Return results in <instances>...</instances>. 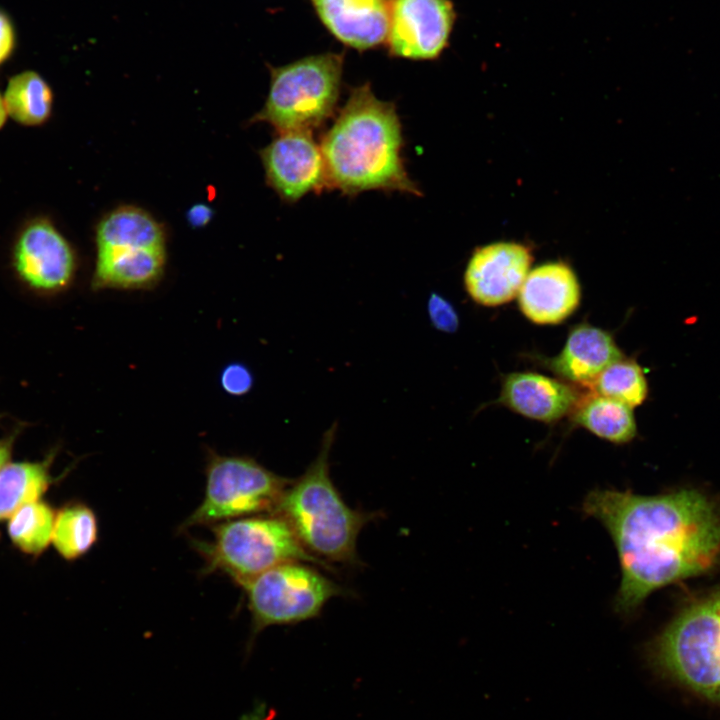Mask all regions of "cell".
Returning a JSON list of instances; mask_svg holds the SVG:
<instances>
[{
	"mask_svg": "<svg viewBox=\"0 0 720 720\" xmlns=\"http://www.w3.org/2000/svg\"><path fill=\"white\" fill-rule=\"evenodd\" d=\"M583 511L606 528L616 547L619 613H631L653 591L720 562V510L697 490L647 496L597 489L586 495Z\"/></svg>",
	"mask_w": 720,
	"mask_h": 720,
	"instance_id": "cell-1",
	"label": "cell"
},
{
	"mask_svg": "<svg viewBox=\"0 0 720 720\" xmlns=\"http://www.w3.org/2000/svg\"><path fill=\"white\" fill-rule=\"evenodd\" d=\"M403 145L394 103L377 98L368 82L352 88L320 141L328 188L348 196L373 190L421 196Z\"/></svg>",
	"mask_w": 720,
	"mask_h": 720,
	"instance_id": "cell-2",
	"label": "cell"
},
{
	"mask_svg": "<svg viewBox=\"0 0 720 720\" xmlns=\"http://www.w3.org/2000/svg\"><path fill=\"white\" fill-rule=\"evenodd\" d=\"M337 425L323 435L321 449L306 471L287 486L273 513L290 525L304 549L329 562L360 563L357 539L374 514L352 509L330 476L329 454Z\"/></svg>",
	"mask_w": 720,
	"mask_h": 720,
	"instance_id": "cell-3",
	"label": "cell"
},
{
	"mask_svg": "<svg viewBox=\"0 0 720 720\" xmlns=\"http://www.w3.org/2000/svg\"><path fill=\"white\" fill-rule=\"evenodd\" d=\"M663 677L720 705V587L682 609L649 647Z\"/></svg>",
	"mask_w": 720,
	"mask_h": 720,
	"instance_id": "cell-4",
	"label": "cell"
},
{
	"mask_svg": "<svg viewBox=\"0 0 720 720\" xmlns=\"http://www.w3.org/2000/svg\"><path fill=\"white\" fill-rule=\"evenodd\" d=\"M206 573L220 571L239 585L287 562L331 567L309 554L280 515L241 517L214 526L213 539L196 542Z\"/></svg>",
	"mask_w": 720,
	"mask_h": 720,
	"instance_id": "cell-5",
	"label": "cell"
},
{
	"mask_svg": "<svg viewBox=\"0 0 720 720\" xmlns=\"http://www.w3.org/2000/svg\"><path fill=\"white\" fill-rule=\"evenodd\" d=\"M343 72V55L308 56L270 67L271 81L263 108L251 119L278 132L321 128L336 112Z\"/></svg>",
	"mask_w": 720,
	"mask_h": 720,
	"instance_id": "cell-6",
	"label": "cell"
},
{
	"mask_svg": "<svg viewBox=\"0 0 720 720\" xmlns=\"http://www.w3.org/2000/svg\"><path fill=\"white\" fill-rule=\"evenodd\" d=\"M252 616V638L274 625H293L318 617L343 587L306 562L277 565L244 581Z\"/></svg>",
	"mask_w": 720,
	"mask_h": 720,
	"instance_id": "cell-7",
	"label": "cell"
},
{
	"mask_svg": "<svg viewBox=\"0 0 720 720\" xmlns=\"http://www.w3.org/2000/svg\"><path fill=\"white\" fill-rule=\"evenodd\" d=\"M202 503L182 529L272 512L292 480L268 470L254 459L212 454L206 469Z\"/></svg>",
	"mask_w": 720,
	"mask_h": 720,
	"instance_id": "cell-8",
	"label": "cell"
},
{
	"mask_svg": "<svg viewBox=\"0 0 720 720\" xmlns=\"http://www.w3.org/2000/svg\"><path fill=\"white\" fill-rule=\"evenodd\" d=\"M16 280L30 293L50 297L72 284L77 259L69 241L47 217L37 216L18 230L10 250Z\"/></svg>",
	"mask_w": 720,
	"mask_h": 720,
	"instance_id": "cell-9",
	"label": "cell"
},
{
	"mask_svg": "<svg viewBox=\"0 0 720 720\" xmlns=\"http://www.w3.org/2000/svg\"><path fill=\"white\" fill-rule=\"evenodd\" d=\"M268 185L287 203L328 188L324 157L309 131L278 132L260 150Z\"/></svg>",
	"mask_w": 720,
	"mask_h": 720,
	"instance_id": "cell-10",
	"label": "cell"
},
{
	"mask_svg": "<svg viewBox=\"0 0 720 720\" xmlns=\"http://www.w3.org/2000/svg\"><path fill=\"white\" fill-rule=\"evenodd\" d=\"M387 44L392 55L413 60L437 58L455 21L450 0H387Z\"/></svg>",
	"mask_w": 720,
	"mask_h": 720,
	"instance_id": "cell-11",
	"label": "cell"
},
{
	"mask_svg": "<svg viewBox=\"0 0 720 720\" xmlns=\"http://www.w3.org/2000/svg\"><path fill=\"white\" fill-rule=\"evenodd\" d=\"M533 260L531 250L518 242H495L472 253L464 272V286L473 301L499 306L520 291Z\"/></svg>",
	"mask_w": 720,
	"mask_h": 720,
	"instance_id": "cell-12",
	"label": "cell"
},
{
	"mask_svg": "<svg viewBox=\"0 0 720 720\" xmlns=\"http://www.w3.org/2000/svg\"><path fill=\"white\" fill-rule=\"evenodd\" d=\"M579 281L563 262H549L529 271L518 293L522 313L536 324H558L578 307Z\"/></svg>",
	"mask_w": 720,
	"mask_h": 720,
	"instance_id": "cell-13",
	"label": "cell"
},
{
	"mask_svg": "<svg viewBox=\"0 0 720 720\" xmlns=\"http://www.w3.org/2000/svg\"><path fill=\"white\" fill-rule=\"evenodd\" d=\"M497 402L525 417L551 423L572 412L579 395L558 379L534 372H513L504 377Z\"/></svg>",
	"mask_w": 720,
	"mask_h": 720,
	"instance_id": "cell-14",
	"label": "cell"
},
{
	"mask_svg": "<svg viewBox=\"0 0 720 720\" xmlns=\"http://www.w3.org/2000/svg\"><path fill=\"white\" fill-rule=\"evenodd\" d=\"M622 358L607 331L582 323L570 330L561 352L545 364L564 380L591 386L604 369Z\"/></svg>",
	"mask_w": 720,
	"mask_h": 720,
	"instance_id": "cell-15",
	"label": "cell"
},
{
	"mask_svg": "<svg viewBox=\"0 0 720 720\" xmlns=\"http://www.w3.org/2000/svg\"><path fill=\"white\" fill-rule=\"evenodd\" d=\"M312 3L329 31L350 47L365 50L387 37V0H312Z\"/></svg>",
	"mask_w": 720,
	"mask_h": 720,
	"instance_id": "cell-16",
	"label": "cell"
},
{
	"mask_svg": "<svg viewBox=\"0 0 720 720\" xmlns=\"http://www.w3.org/2000/svg\"><path fill=\"white\" fill-rule=\"evenodd\" d=\"M165 261V247L98 249L91 287L94 290L152 287L160 280Z\"/></svg>",
	"mask_w": 720,
	"mask_h": 720,
	"instance_id": "cell-17",
	"label": "cell"
},
{
	"mask_svg": "<svg viewBox=\"0 0 720 720\" xmlns=\"http://www.w3.org/2000/svg\"><path fill=\"white\" fill-rule=\"evenodd\" d=\"M56 455L53 448L41 460L9 461L0 470V524L25 504L42 499L55 482L51 467Z\"/></svg>",
	"mask_w": 720,
	"mask_h": 720,
	"instance_id": "cell-18",
	"label": "cell"
},
{
	"mask_svg": "<svg viewBox=\"0 0 720 720\" xmlns=\"http://www.w3.org/2000/svg\"><path fill=\"white\" fill-rule=\"evenodd\" d=\"M98 249L143 246L165 247L161 225L146 211L137 207H120L107 214L96 228Z\"/></svg>",
	"mask_w": 720,
	"mask_h": 720,
	"instance_id": "cell-19",
	"label": "cell"
},
{
	"mask_svg": "<svg viewBox=\"0 0 720 720\" xmlns=\"http://www.w3.org/2000/svg\"><path fill=\"white\" fill-rule=\"evenodd\" d=\"M572 420L598 437L616 444L631 441L637 433L632 408L597 394L579 400L572 411Z\"/></svg>",
	"mask_w": 720,
	"mask_h": 720,
	"instance_id": "cell-20",
	"label": "cell"
},
{
	"mask_svg": "<svg viewBox=\"0 0 720 720\" xmlns=\"http://www.w3.org/2000/svg\"><path fill=\"white\" fill-rule=\"evenodd\" d=\"M3 97L8 116L21 125L40 126L51 116L53 92L35 71H22L12 76Z\"/></svg>",
	"mask_w": 720,
	"mask_h": 720,
	"instance_id": "cell-21",
	"label": "cell"
},
{
	"mask_svg": "<svg viewBox=\"0 0 720 720\" xmlns=\"http://www.w3.org/2000/svg\"><path fill=\"white\" fill-rule=\"evenodd\" d=\"M97 539V517L88 505L71 501L56 511L51 545L64 560L74 561L84 556Z\"/></svg>",
	"mask_w": 720,
	"mask_h": 720,
	"instance_id": "cell-22",
	"label": "cell"
},
{
	"mask_svg": "<svg viewBox=\"0 0 720 720\" xmlns=\"http://www.w3.org/2000/svg\"><path fill=\"white\" fill-rule=\"evenodd\" d=\"M55 513L43 499L19 508L6 521L11 544L24 555L40 557L52 543Z\"/></svg>",
	"mask_w": 720,
	"mask_h": 720,
	"instance_id": "cell-23",
	"label": "cell"
},
{
	"mask_svg": "<svg viewBox=\"0 0 720 720\" xmlns=\"http://www.w3.org/2000/svg\"><path fill=\"white\" fill-rule=\"evenodd\" d=\"M594 394L619 401L630 408L641 405L648 394V383L642 368L633 360L620 359L595 379Z\"/></svg>",
	"mask_w": 720,
	"mask_h": 720,
	"instance_id": "cell-24",
	"label": "cell"
},
{
	"mask_svg": "<svg viewBox=\"0 0 720 720\" xmlns=\"http://www.w3.org/2000/svg\"><path fill=\"white\" fill-rule=\"evenodd\" d=\"M220 381L224 391L235 396L247 393L253 384L249 369L239 363L226 366L221 373Z\"/></svg>",
	"mask_w": 720,
	"mask_h": 720,
	"instance_id": "cell-25",
	"label": "cell"
},
{
	"mask_svg": "<svg viewBox=\"0 0 720 720\" xmlns=\"http://www.w3.org/2000/svg\"><path fill=\"white\" fill-rule=\"evenodd\" d=\"M429 314L433 324L446 332L455 331L458 317L453 307L439 296H433L429 302Z\"/></svg>",
	"mask_w": 720,
	"mask_h": 720,
	"instance_id": "cell-26",
	"label": "cell"
},
{
	"mask_svg": "<svg viewBox=\"0 0 720 720\" xmlns=\"http://www.w3.org/2000/svg\"><path fill=\"white\" fill-rule=\"evenodd\" d=\"M16 45L14 25L8 15L0 10V65L12 55Z\"/></svg>",
	"mask_w": 720,
	"mask_h": 720,
	"instance_id": "cell-27",
	"label": "cell"
},
{
	"mask_svg": "<svg viewBox=\"0 0 720 720\" xmlns=\"http://www.w3.org/2000/svg\"><path fill=\"white\" fill-rule=\"evenodd\" d=\"M24 427V423H19L9 433L0 438V470L10 461L14 444Z\"/></svg>",
	"mask_w": 720,
	"mask_h": 720,
	"instance_id": "cell-28",
	"label": "cell"
},
{
	"mask_svg": "<svg viewBox=\"0 0 720 720\" xmlns=\"http://www.w3.org/2000/svg\"><path fill=\"white\" fill-rule=\"evenodd\" d=\"M211 209L205 205L193 206L188 212L189 222L194 226H202L211 218Z\"/></svg>",
	"mask_w": 720,
	"mask_h": 720,
	"instance_id": "cell-29",
	"label": "cell"
},
{
	"mask_svg": "<svg viewBox=\"0 0 720 720\" xmlns=\"http://www.w3.org/2000/svg\"><path fill=\"white\" fill-rule=\"evenodd\" d=\"M8 112L6 109L3 95L0 93V129L5 125Z\"/></svg>",
	"mask_w": 720,
	"mask_h": 720,
	"instance_id": "cell-30",
	"label": "cell"
},
{
	"mask_svg": "<svg viewBox=\"0 0 720 720\" xmlns=\"http://www.w3.org/2000/svg\"><path fill=\"white\" fill-rule=\"evenodd\" d=\"M4 418V415L0 414V421Z\"/></svg>",
	"mask_w": 720,
	"mask_h": 720,
	"instance_id": "cell-31",
	"label": "cell"
}]
</instances>
